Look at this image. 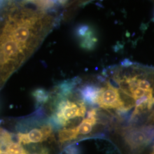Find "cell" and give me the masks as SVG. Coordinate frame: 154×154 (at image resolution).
Masks as SVG:
<instances>
[{
    "instance_id": "cell-1",
    "label": "cell",
    "mask_w": 154,
    "mask_h": 154,
    "mask_svg": "<svg viewBox=\"0 0 154 154\" xmlns=\"http://www.w3.org/2000/svg\"><path fill=\"white\" fill-rule=\"evenodd\" d=\"M86 112V106L82 100L74 102L63 99L58 103L53 119L56 125L65 126L73 119L83 118Z\"/></svg>"
},
{
    "instance_id": "cell-2",
    "label": "cell",
    "mask_w": 154,
    "mask_h": 154,
    "mask_svg": "<svg viewBox=\"0 0 154 154\" xmlns=\"http://www.w3.org/2000/svg\"><path fill=\"white\" fill-rule=\"evenodd\" d=\"M97 104L103 109H116L122 112L130 110L121 97L119 89L107 82L103 88H100Z\"/></svg>"
},
{
    "instance_id": "cell-3",
    "label": "cell",
    "mask_w": 154,
    "mask_h": 154,
    "mask_svg": "<svg viewBox=\"0 0 154 154\" xmlns=\"http://www.w3.org/2000/svg\"><path fill=\"white\" fill-rule=\"evenodd\" d=\"M127 144L132 149H140L154 140V127L127 128L124 134Z\"/></svg>"
},
{
    "instance_id": "cell-4",
    "label": "cell",
    "mask_w": 154,
    "mask_h": 154,
    "mask_svg": "<svg viewBox=\"0 0 154 154\" xmlns=\"http://www.w3.org/2000/svg\"><path fill=\"white\" fill-rule=\"evenodd\" d=\"M53 137V127L51 124L44 125L39 128H34L27 132H18V143L26 145L42 143Z\"/></svg>"
},
{
    "instance_id": "cell-5",
    "label": "cell",
    "mask_w": 154,
    "mask_h": 154,
    "mask_svg": "<svg viewBox=\"0 0 154 154\" xmlns=\"http://www.w3.org/2000/svg\"><path fill=\"white\" fill-rule=\"evenodd\" d=\"M97 110L92 109L88 112L87 117L84 118L81 123L75 127L78 135H87L91 132L94 126L97 123Z\"/></svg>"
},
{
    "instance_id": "cell-6",
    "label": "cell",
    "mask_w": 154,
    "mask_h": 154,
    "mask_svg": "<svg viewBox=\"0 0 154 154\" xmlns=\"http://www.w3.org/2000/svg\"><path fill=\"white\" fill-rule=\"evenodd\" d=\"M100 88L95 85H84L79 89V95L85 104L93 105L97 104Z\"/></svg>"
},
{
    "instance_id": "cell-7",
    "label": "cell",
    "mask_w": 154,
    "mask_h": 154,
    "mask_svg": "<svg viewBox=\"0 0 154 154\" xmlns=\"http://www.w3.org/2000/svg\"><path fill=\"white\" fill-rule=\"evenodd\" d=\"M98 39L95 30L92 29L88 34V35L80 41L79 46L83 50L91 51L95 49L98 44Z\"/></svg>"
},
{
    "instance_id": "cell-8",
    "label": "cell",
    "mask_w": 154,
    "mask_h": 154,
    "mask_svg": "<svg viewBox=\"0 0 154 154\" xmlns=\"http://www.w3.org/2000/svg\"><path fill=\"white\" fill-rule=\"evenodd\" d=\"M75 127L63 128L58 132L59 142L61 144L70 142L75 139L78 137Z\"/></svg>"
},
{
    "instance_id": "cell-9",
    "label": "cell",
    "mask_w": 154,
    "mask_h": 154,
    "mask_svg": "<svg viewBox=\"0 0 154 154\" xmlns=\"http://www.w3.org/2000/svg\"><path fill=\"white\" fill-rule=\"evenodd\" d=\"M12 142L13 136L11 133L0 127V149H5L6 147Z\"/></svg>"
},
{
    "instance_id": "cell-10",
    "label": "cell",
    "mask_w": 154,
    "mask_h": 154,
    "mask_svg": "<svg viewBox=\"0 0 154 154\" xmlns=\"http://www.w3.org/2000/svg\"><path fill=\"white\" fill-rule=\"evenodd\" d=\"M9 154H23L26 150L22 147L20 143L12 142L10 143L5 149Z\"/></svg>"
},
{
    "instance_id": "cell-11",
    "label": "cell",
    "mask_w": 154,
    "mask_h": 154,
    "mask_svg": "<svg viewBox=\"0 0 154 154\" xmlns=\"http://www.w3.org/2000/svg\"><path fill=\"white\" fill-rule=\"evenodd\" d=\"M93 28L88 24L82 23L77 26L75 30V35L80 41L86 37Z\"/></svg>"
},
{
    "instance_id": "cell-12",
    "label": "cell",
    "mask_w": 154,
    "mask_h": 154,
    "mask_svg": "<svg viewBox=\"0 0 154 154\" xmlns=\"http://www.w3.org/2000/svg\"><path fill=\"white\" fill-rule=\"evenodd\" d=\"M34 95L37 102L40 103H44L49 99V94L44 90H39L36 91Z\"/></svg>"
},
{
    "instance_id": "cell-13",
    "label": "cell",
    "mask_w": 154,
    "mask_h": 154,
    "mask_svg": "<svg viewBox=\"0 0 154 154\" xmlns=\"http://www.w3.org/2000/svg\"><path fill=\"white\" fill-rule=\"evenodd\" d=\"M147 91L144 90L142 88H138L132 93V98L134 100H137L138 99L142 98L144 96H145L147 93Z\"/></svg>"
},
{
    "instance_id": "cell-14",
    "label": "cell",
    "mask_w": 154,
    "mask_h": 154,
    "mask_svg": "<svg viewBox=\"0 0 154 154\" xmlns=\"http://www.w3.org/2000/svg\"><path fill=\"white\" fill-rule=\"evenodd\" d=\"M138 87L146 91H147L152 88H151V85L148 81L141 79H138Z\"/></svg>"
},
{
    "instance_id": "cell-15",
    "label": "cell",
    "mask_w": 154,
    "mask_h": 154,
    "mask_svg": "<svg viewBox=\"0 0 154 154\" xmlns=\"http://www.w3.org/2000/svg\"><path fill=\"white\" fill-rule=\"evenodd\" d=\"M65 154H80V151L78 147L74 146H69L65 149Z\"/></svg>"
},
{
    "instance_id": "cell-16",
    "label": "cell",
    "mask_w": 154,
    "mask_h": 154,
    "mask_svg": "<svg viewBox=\"0 0 154 154\" xmlns=\"http://www.w3.org/2000/svg\"><path fill=\"white\" fill-rule=\"evenodd\" d=\"M122 66H125V67H128L132 65V62L131 61L128 60H125L124 61L122 62Z\"/></svg>"
},
{
    "instance_id": "cell-17",
    "label": "cell",
    "mask_w": 154,
    "mask_h": 154,
    "mask_svg": "<svg viewBox=\"0 0 154 154\" xmlns=\"http://www.w3.org/2000/svg\"><path fill=\"white\" fill-rule=\"evenodd\" d=\"M0 154H9L7 152H6L5 151L2 150V149H0Z\"/></svg>"
},
{
    "instance_id": "cell-18",
    "label": "cell",
    "mask_w": 154,
    "mask_h": 154,
    "mask_svg": "<svg viewBox=\"0 0 154 154\" xmlns=\"http://www.w3.org/2000/svg\"><path fill=\"white\" fill-rule=\"evenodd\" d=\"M151 154H154V149H153V151H152V152Z\"/></svg>"
},
{
    "instance_id": "cell-19",
    "label": "cell",
    "mask_w": 154,
    "mask_h": 154,
    "mask_svg": "<svg viewBox=\"0 0 154 154\" xmlns=\"http://www.w3.org/2000/svg\"><path fill=\"white\" fill-rule=\"evenodd\" d=\"M28 154V152H27V151H26V152H25V153H24V154Z\"/></svg>"
}]
</instances>
